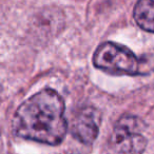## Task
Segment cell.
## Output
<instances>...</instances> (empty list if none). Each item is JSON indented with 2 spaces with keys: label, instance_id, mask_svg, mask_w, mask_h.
Masks as SVG:
<instances>
[{
  "label": "cell",
  "instance_id": "cell-1",
  "mask_svg": "<svg viewBox=\"0 0 154 154\" xmlns=\"http://www.w3.org/2000/svg\"><path fill=\"white\" fill-rule=\"evenodd\" d=\"M64 110L63 98L53 89H43L23 101L15 112L14 133L29 140L59 145L68 131Z\"/></svg>",
  "mask_w": 154,
  "mask_h": 154
},
{
  "label": "cell",
  "instance_id": "cell-2",
  "mask_svg": "<svg viewBox=\"0 0 154 154\" xmlns=\"http://www.w3.org/2000/svg\"><path fill=\"white\" fill-rule=\"evenodd\" d=\"M95 68L112 75L143 74L141 62L131 50L124 45L107 41L97 48L93 55Z\"/></svg>",
  "mask_w": 154,
  "mask_h": 154
},
{
  "label": "cell",
  "instance_id": "cell-3",
  "mask_svg": "<svg viewBox=\"0 0 154 154\" xmlns=\"http://www.w3.org/2000/svg\"><path fill=\"white\" fill-rule=\"evenodd\" d=\"M141 129L143 124L137 117L122 116L109 138L107 154H143L147 139Z\"/></svg>",
  "mask_w": 154,
  "mask_h": 154
},
{
  "label": "cell",
  "instance_id": "cell-4",
  "mask_svg": "<svg viewBox=\"0 0 154 154\" xmlns=\"http://www.w3.org/2000/svg\"><path fill=\"white\" fill-rule=\"evenodd\" d=\"M99 124V112L93 107H85L80 109L73 117L71 133L80 143L90 145L98 135Z\"/></svg>",
  "mask_w": 154,
  "mask_h": 154
},
{
  "label": "cell",
  "instance_id": "cell-5",
  "mask_svg": "<svg viewBox=\"0 0 154 154\" xmlns=\"http://www.w3.org/2000/svg\"><path fill=\"white\" fill-rule=\"evenodd\" d=\"M133 16L139 28L154 34V0H138Z\"/></svg>",
  "mask_w": 154,
  "mask_h": 154
}]
</instances>
